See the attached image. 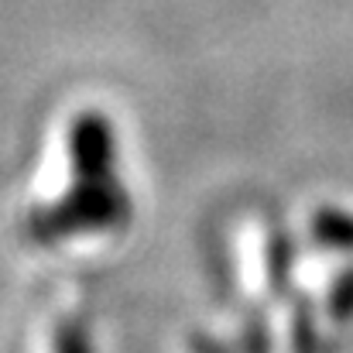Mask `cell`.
Segmentation results:
<instances>
[{
    "instance_id": "4",
    "label": "cell",
    "mask_w": 353,
    "mask_h": 353,
    "mask_svg": "<svg viewBox=\"0 0 353 353\" xmlns=\"http://www.w3.org/2000/svg\"><path fill=\"white\" fill-rule=\"evenodd\" d=\"M52 353H97L86 326L79 319H62L52 336Z\"/></svg>"
},
{
    "instance_id": "2",
    "label": "cell",
    "mask_w": 353,
    "mask_h": 353,
    "mask_svg": "<svg viewBox=\"0 0 353 353\" xmlns=\"http://www.w3.org/2000/svg\"><path fill=\"white\" fill-rule=\"evenodd\" d=\"M69 161L76 179H114L117 175V137L110 120L86 110L69 127Z\"/></svg>"
},
{
    "instance_id": "6",
    "label": "cell",
    "mask_w": 353,
    "mask_h": 353,
    "mask_svg": "<svg viewBox=\"0 0 353 353\" xmlns=\"http://www.w3.org/2000/svg\"><path fill=\"white\" fill-rule=\"evenodd\" d=\"M240 353H268V330L247 326L240 333Z\"/></svg>"
},
{
    "instance_id": "3",
    "label": "cell",
    "mask_w": 353,
    "mask_h": 353,
    "mask_svg": "<svg viewBox=\"0 0 353 353\" xmlns=\"http://www.w3.org/2000/svg\"><path fill=\"white\" fill-rule=\"evenodd\" d=\"M312 234H316V240H323L326 247L353 250V216L336 213V210H323L312 220Z\"/></svg>"
},
{
    "instance_id": "7",
    "label": "cell",
    "mask_w": 353,
    "mask_h": 353,
    "mask_svg": "<svg viewBox=\"0 0 353 353\" xmlns=\"http://www.w3.org/2000/svg\"><path fill=\"white\" fill-rule=\"evenodd\" d=\"M192 350L196 353H223L216 343H210V340H196V343H192Z\"/></svg>"
},
{
    "instance_id": "5",
    "label": "cell",
    "mask_w": 353,
    "mask_h": 353,
    "mask_svg": "<svg viewBox=\"0 0 353 353\" xmlns=\"http://www.w3.org/2000/svg\"><path fill=\"white\" fill-rule=\"evenodd\" d=\"M330 316L336 323L353 319V268L343 271L336 281H333V292H330Z\"/></svg>"
},
{
    "instance_id": "1",
    "label": "cell",
    "mask_w": 353,
    "mask_h": 353,
    "mask_svg": "<svg viewBox=\"0 0 353 353\" xmlns=\"http://www.w3.org/2000/svg\"><path fill=\"white\" fill-rule=\"evenodd\" d=\"M130 223V192L114 179H76L52 206L31 213L28 230L38 243H59L69 236L110 234Z\"/></svg>"
}]
</instances>
